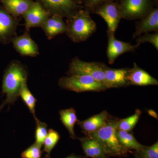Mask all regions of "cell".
<instances>
[{
    "instance_id": "obj_17",
    "label": "cell",
    "mask_w": 158,
    "mask_h": 158,
    "mask_svg": "<svg viewBox=\"0 0 158 158\" xmlns=\"http://www.w3.org/2000/svg\"><path fill=\"white\" fill-rule=\"evenodd\" d=\"M41 28L48 38L51 40L57 35L65 33L66 25L62 16L52 15L44 23Z\"/></svg>"
},
{
    "instance_id": "obj_15",
    "label": "cell",
    "mask_w": 158,
    "mask_h": 158,
    "mask_svg": "<svg viewBox=\"0 0 158 158\" xmlns=\"http://www.w3.org/2000/svg\"><path fill=\"white\" fill-rule=\"evenodd\" d=\"M127 79L130 85L141 86L158 85L157 80L140 68L135 62L133 68L130 69Z\"/></svg>"
},
{
    "instance_id": "obj_22",
    "label": "cell",
    "mask_w": 158,
    "mask_h": 158,
    "mask_svg": "<svg viewBox=\"0 0 158 158\" xmlns=\"http://www.w3.org/2000/svg\"><path fill=\"white\" fill-rule=\"evenodd\" d=\"M19 96L21 97L23 100L28 108L30 112L34 115V118L36 117L35 108L37 101L28 88L27 82L24 83L21 86L19 90Z\"/></svg>"
},
{
    "instance_id": "obj_20",
    "label": "cell",
    "mask_w": 158,
    "mask_h": 158,
    "mask_svg": "<svg viewBox=\"0 0 158 158\" xmlns=\"http://www.w3.org/2000/svg\"><path fill=\"white\" fill-rule=\"evenodd\" d=\"M116 135L120 144L129 150L133 149L137 151L144 147V145L139 143L133 134L129 132L117 129Z\"/></svg>"
},
{
    "instance_id": "obj_30",
    "label": "cell",
    "mask_w": 158,
    "mask_h": 158,
    "mask_svg": "<svg viewBox=\"0 0 158 158\" xmlns=\"http://www.w3.org/2000/svg\"><path fill=\"white\" fill-rule=\"evenodd\" d=\"M148 114L150 115L151 116L154 117V118H156V119H158V114L157 113H156L155 111L153 110H148Z\"/></svg>"
},
{
    "instance_id": "obj_11",
    "label": "cell",
    "mask_w": 158,
    "mask_h": 158,
    "mask_svg": "<svg viewBox=\"0 0 158 158\" xmlns=\"http://www.w3.org/2000/svg\"><path fill=\"white\" fill-rule=\"evenodd\" d=\"M107 34L108 38L107 57L110 65L113 64L117 57L120 55L128 52H133L138 47L137 44L132 45L130 43L116 39L115 34L108 32H107Z\"/></svg>"
},
{
    "instance_id": "obj_10",
    "label": "cell",
    "mask_w": 158,
    "mask_h": 158,
    "mask_svg": "<svg viewBox=\"0 0 158 158\" xmlns=\"http://www.w3.org/2000/svg\"><path fill=\"white\" fill-rule=\"evenodd\" d=\"M39 2H34L33 6L22 16L25 20L26 31L33 27H41L46 20L51 16Z\"/></svg>"
},
{
    "instance_id": "obj_28",
    "label": "cell",
    "mask_w": 158,
    "mask_h": 158,
    "mask_svg": "<svg viewBox=\"0 0 158 158\" xmlns=\"http://www.w3.org/2000/svg\"><path fill=\"white\" fill-rule=\"evenodd\" d=\"M40 148L36 143L23 152L22 153L23 158H41Z\"/></svg>"
},
{
    "instance_id": "obj_1",
    "label": "cell",
    "mask_w": 158,
    "mask_h": 158,
    "mask_svg": "<svg viewBox=\"0 0 158 158\" xmlns=\"http://www.w3.org/2000/svg\"><path fill=\"white\" fill-rule=\"evenodd\" d=\"M118 119L110 118L104 126L94 132L86 135L96 140L108 156L125 157L129 150L123 147L116 135Z\"/></svg>"
},
{
    "instance_id": "obj_23",
    "label": "cell",
    "mask_w": 158,
    "mask_h": 158,
    "mask_svg": "<svg viewBox=\"0 0 158 158\" xmlns=\"http://www.w3.org/2000/svg\"><path fill=\"white\" fill-rule=\"evenodd\" d=\"M141 114V111L140 110H137L135 113L132 116L118 120L117 122V129L128 132L131 131L137 124Z\"/></svg>"
},
{
    "instance_id": "obj_24",
    "label": "cell",
    "mask_w": 158,
    "mask_h": 158,
    "mask_svg": "<svg viewBox=\"0 0 158 158\" xmlns=\"http://www.w3.org/2000/svg\"><path fill=\"white\" fill-rule=\"evenodd\" d=\"M135 158H158V142L151 146H144L140 150L135 151Z\"/></svg>"
},
{
    "instance_id": "obj_32",
    "label": "cell",
    "mask_w": 158,
    "mask_h": 158,
    "mask_svg": "<svg viewBox=\"0 0 158 158\" xmlns=\"http://www.w3.org/2000/svg\"><path fill=\"white\" fill-rule=\"evenodd\" d=\"M74 1L79 5H81L83 3V0H74Z\"/></svg>"
},
{
    "instance_id": "obj_9",
    "label": "cell",
    "mask_w": 158,
    "mask_h": 158,
    "mask_svg": "<svg viewBox=\"0 0 158 158\" xmlns=\"http://www.w3.org/2000/svg\"><path fill=\"white\" fill-rule=\"evenodd\" d=\"M18 20L8 13L5 9L0 8V42L9 44L17 36L16 31Z\"/></svg>"
},
{
    "instance_id": "obj_34",
    "label": "cell",
    "mask_w": 158,
    "mask_h": 158,
    "mask_svg": "<svg viewBox=\"0 0 158 158\" xmlns=\"http://www.w3.org/2000/svg\"><path fill=\"white\" fill-rule=\"evenodd\" d=\"M99 158H108V156H104L102 157H100Z\"/></svg>"
},
{
    "instance_id": "obj_4",
    "label": "cell",
    "mask_w": 158,
    "mask_h": 158,
    "mask_svg": "<svg viewBox=\"0 0 158 158\" xmlns=\"http://www.w3.org/2000/svg\"><path fill=\"white\" fill-rule=\"evenodd\" d=\"M59 85L61 88L76 92L104 91L107 88L104 85L87 75H70L59 79Z\"/></svg>"
},
{
    "instance_id": "obj_6",
    "label": "cell",
    "mask_w": 158,
    "mask_h": 158,
    "mask_svg": "<svg viewBox=\"0 0 158 158\" xmlns=\"http://www.w3.org/2000/svg\"><path fill=\"white\" fill-rule=\"evenodd\" d=\"M106 66L101 62H85L78 57H75L69 64L68 74L89 76L105 85L104 70Z\"/></svg>"
},
{
    "instance_id": "obj_19",
    "label": "cell",
    "mask_w": 158,
    "mask_h": 158,
    "mask_svg": "<svg viewBox=\"0 0 158 158\" xmlns=\"http://www.w3.org/2000/svg\"><path fill=\"white\" fill-rule=\"evenodd\" d=\"M82 148L87 157L99 158L106 156L99 143L95 139L89 137L80 138Z\"/></svg>"
},
{
    "instance_id": "obj_16",
    "label": "cell",
    "mask_w": 158,
    "mask_h": 158,
    "mask_svg": "<svg viewBox=\"0 0 158 158\" xmlns=\"http://www.w3.org/2000/svg\"><path fill=\"white\" fill-rule=\"evenodd\" d=\"M110 116L106 111H103L84 121H77V124L81 128L85 135L94 132L101 128L107 123Z\"/></svg>"
},
{
    "instance_id": "obj_12",
    "label": "cell",
    "mask_w": 158,
    "mask_h": 158,
    "mask_svg": "<svg viewBox=\"0 0 158 158\" xmlns=\"http://www.w3.org/2000/svg\"><path fill=\"white\" fill-rule=\"evenodd\" d=\"M11 43L15 49L21 56L35 57L39 54L38 45L31 38L29 31H26L22 35L15 36Z\"/></svg>"
},
{
    "instance_id": "obj_27",
    "label": "cell",
    "mask_w": 158,
    "mask_h": 158,
    "mask_svg": "<svg viewBox=\"0 0 158 158\" xmlns=\"http://www.w3.org/2000/svg\"><path fill=\"white\" fill-rule=\"evenodd\" d=\"M137 45L139 46L141 44L148 42L151 44L157 50H158V32L153 34L145 33L142 36H140L136 40Z\"/></svg>"
},
{
    "instance_id": "obj_29",
    "label": "cell",
    "mask_w": 158,
    "mask_h": 158,
    "mask_svg": "<svg viewBox=\"0 0 158 158\" xmlns=\"http://www.w3.org/2000/svg\"><path fill=\"white\" fill-rule=\"evenodd\" d=\"M118 0H83L85 10L92 13L96 8L105 3L116 2Z\"/></svg>"
},
{
    "instance_id": "obj_31",
    "label": "cell",
    "mask_w": 158,
    "mask_h": 158,
    "mask_svg": "<svg viewBox=\"0 0 158 158\" xmlns=\"http://www.w3.org/2000/svg\"><path fill=\"white\" fill-rule=\"evenodd\" d=\"M65 158H85L81 156L75 155H72L69 156Z\"/></svg>"
},
{
    "instance_id": "obj_3",
    "label": "cell",
    "mask_w": 158,
    "mask_h": 158,
    "mask_svg": "<svg viewBox=\"0 0 158 158\" xmlns=\"http://www.w3.org/2000/svg\"><path fill=\"white\" fill-rule=\"evenodd\" d=\"M90 12L82 9L66 21V35L75 43L85 41L96 31V24Z\"/></svg>"
},
{
    "instance_id": "obj_2",
    "label": "cell",
    "mask_w": 158,
    "mask_h": 158,
    "mask_svg": "<svg viewBox=\"0 0 158 158\" xmlns=\"http://www.w3.org/2000/svg\"><path fill=\"white\" fill-rule=\"evenodd\" d=\"M27 72L22 63L16 60L10 63L3 77L2 92L7 96L5 104L11 103L16 100L23 84L27 82Z\"/></svg>"
},
{
    "instance_id": "obj_33",
    "label": "cell",
    "mask_w": 158,
    "mask_h": 158,
    "mask_svg": "<svg viewBox=\"0 0 158 158\" xmlns=\"http://www.w3.org/2000/svg\"><path fill=\"white\" fill-rule=\"evenodd\" d=\"M156 7H158V0H152Z\"/></svg>"
},
{
    "instance_id": "obj_14",
    "label": "cell",
    "mask_w": 158,
    "mask_h": 158,
    "mask_svg": "<svg viewBox=\"0 0 158 158\" xmlns=\"http://www.w3.org/2000/svg\"><path fill=\"white\" fill-rule=\"evenodd\" d=\"M135 28L133 39L141 36L142 34L151 31L158 32V7H155L147 15L136 23Z\"/></svg>"
},
{
    "instance_id": "obj_21",
    "label": "cell",
    "mask_w": 158,
    "mask_h": 158,
    "mask_svg": "<svg viewBox=\"0 0 158 158\" xmlns=\"http://www.w3.org/2000/svg\"><path fill=\"white\" fill-rule=\"evenodd\" d=\"M59 114L60 120L68 130L70 137L73 139L76 138L74 130L75 124L78 120L75 110L73 108L60 110Z\"/></svg>"
},
{
    "instance_id": "obj_25",
    "label": "cell",
    "mask_w": 158,
    "mask_h": 158,
    "mask_svg": "<svg viewBox=\"0 0 158 158\" xmlns=\"http://www.w3.org/2000/svg\"><path fill=\"white\" fill-rule=\"evenodd\" d=\"M59 139L60 136L59 133L55 130H49L47 135L44 141V151L49 154L52 150L58 143Z\"/></svg>"
},
{
    "instance_id": "obj_7",
    "label": "cell",
    "mask_w": 158,
    "mask_h": 158,
    "mask_svg": "<svg viewBox=\"0 0 158 158\" xmlns=\"http://www.w3.org/2000/svg\"><path fill=\"white\" fill-rule=\"evenodd\" d=\"M39 2L51 15H57L67 19L84 8L74 0H39Z\"/></svg>"
},
{
    "instance_id": "obj_13",
    "label": "cell",
    "mask_w": 158,
    "mask_h": 158,
    "mask_svg": "<svg viewBox=\"0 0 158 158\" xmlns=\"http://www.w3.org/2000/svg\"><path fill=\"white\" fill-rule=\"evenodd\" d=\"M129 68L116 69L106 66L104 70L105 86L107 89L124 87L130 85L127 77Z\"/></svg>"
},
{
    "instance_id": "obj_8",
    "label": "cell",
    "mask_w": 158,
    "mask_h": 158,
    "mask_svg": "<svg viewBox=\"0 0 158 158\" xmlns=\"http://www.w3.org/2000/svg\"><path fill=\"white\" fill-rule=\"evenodd\" d=\"M92 13L98 15L105 20L107 25V32L115 34L122 19L117 1L101 5L94 9Z\"/></svg>"
},
{
    "instance_id": "obj_26",
    "label": "cell",
    "mask_w": 158,
    "mask_h": 158,
    "mask_svg": "<svg viewBox=\"0 0 158 158\" xmlns=\"http://www.w3.org/2000/svg\"><path fill=\"white\" fill-rule=\"evenodd\" d=\"M35 119L37 124L35 132V143L40 147L41 148L48 133L47 131V125L44 123L40 121L37 117H35Z\"/></svg>"
},
{
    "instance_id": "obj_5",
    "label": "cell",
    "mask_w": 158,
    "mask_h": 158,
    "mask_svg": "<svg viewBox=\"0 0 158 158\" xmlns=\"http://www.w3.org/2000/svg\"><path fill=\"white\" fill-rule=\"evenodd\" d=\"M117 2L121 18L130 20L141 19L156 6L152 0H119Z\"/></svg>"
},
{
    "instance_id": "obj_18",
    "label": "cell",
    "mask_w": 158,
    "mask_h": 158,
    "mask_svg": "<svg viewBox=\"0 0 158 158\" xmlns=\"http://www.w3.org/2000/svg\"><path fill=\"white\" fill-rule=\"evenodd\" d=\"M0 2L5 10L15 18L22 16L34 2L32 0H0Z\"/></svg>"
}]
</instances>
